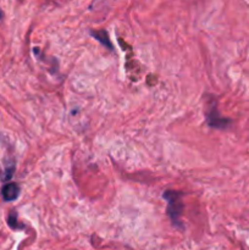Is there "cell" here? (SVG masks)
<instances>
[{"label": "cell", "mask_w": 249, "mask_h": 250, "mask_svg": "<svg viewBox=\"0 0 249 250\" xmlns=\"http://www.w3.org/2000/svg\"><path fill=\"white\" fill-rule=\"evenodd\" d=\"M92 36L94 37L95 39H98V41L100 42L102 44H104L106 48L111 49V43H110V39L109 37H107L106 32L105 31H98V32H92Z\"/></svg>", "instance_id": "obj_3"}, {"label": "cell", "mask_w": 249, "mask_h": 250, "mask_svg": "<svg viewBox=\"0 0 249 250\" xmlns=\"http://www.w3.org/2000/svg\"><path fill=\"white\" fill-rule=\"evenodd\" d=\"M20 188L16 183H6L1 188V195L5 202H12L19 197Z\"/></svg>", "instance_id": "obj_2"}, {"label": "cell", "mask_w": 249, "mask_h": 250, "mask_svg": "<svg viewBox=\"0 0 249 250\" xmlns=\"http://www.w3.org/2000/svg\"><path fill=\"white\" fill-rule=\"evenodd\" d=\"M164 198L167 200V214L170 216L171 221L175 226H180V215L182 212L183 205L181 202V194L177 192H165Z\"/></svg>", "instance_id": "obj_1"}, {"label": "cell", "mask_w": 249, "mask_h": 250, "mask_svg": "<svg viewBox=\"0 0 249 250\" xmlns=\"http://www.w3.org/2000/svg\"><path fill=\"white\" fill-rule=\"evenodd\" d=\"M7 222H9V226L11 229H17V215L15 212H11L7 219Z\"/></svg>", "instance_id": "obj_4"}, {"label": "cell", "mask_w": 249, "mask_h": 250, "mask_svg": "<svg viewBox=\"0 0 249 250\" xmlns=\"http://www.w3.org/2000/svg\"><path fill=\"white\" fill-rule=\"evenodd\" d=\"M1 17H2V11L0 10V20H1Z\"/></svg>", "instance_id": "obj_5"}]
</instances>
